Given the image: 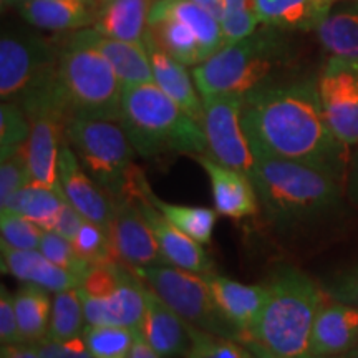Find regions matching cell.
Listing matches in <instances>:
<instances>
[{
	"instance_id": "cell-1",
	"label": "cell",
	"mask_w": 358,
	"mask_h": 358,
	"mask_svg": "<svg viewBox=\"0 0 358 358\" xmlns=\"http://www.w3.org/2000/svg\"><path fill=\"white\" fill-rule=\"evenodd\" d=\"M243 124L252 153L297 161L347 182L350 151L327 122L317 78L280 80L250 93Z\"/></svg>"
},
{
	"instance_id": "cell-2",
	"label": "cell",
	"mask_w": 358,
	"mask_h": 358,
	"mask_svg": "<svg viewBox=\"0 0 358 358\" xmlns=\"http://www.w3.org/2000/svg\"><path fill=\"white\" fill-rule=\"evenodd\" d=\"M264 216L277 229L312 224L337 211L345 182L297 161L254 153L250 173Z\"/></svg>"
},
{
	"instance_id": "cell-3",
	"label": "cell",
	"mask_w": 358,
	"mask_h": 358,
	"mask_svg": "<svg viewBox=\"0 0 358 358\" xmlns=\"http://www.w3.org/2000/svg\"><path fill=\"white\" fill-rule=\"evenodd\" d=\"M266 285V303L248 340L277 358H319L310 352V337L325 290L290 266L277 268Z\"/></svg>"
},
{
	"instance_id": "cell-4",
	"label": "cell",
	"mask_w": 358,
	"mask_h": 358,
	"mask_svg": "<svg viewBox=\"0 0 358 358\" xmlns=\"http://www.w3.org/2000/svg\"><path fill=\"white\" fill-rule=\"evenodd\" d=\"M290 60L284 32L262 25L249 37L227 43L192 69L201 96L237 95L245 98L267 85L280 82Z\"/></svg>"
},
{
	"instance_id": "cell-5",
	"label": "cell",
	"mask_w": 358,
	"mask_h": 358,
	"mask_svg": "<svg viewBox=\"0 0 358 358\" xmlns=\"http://www.w3.org/2000/svg\"><path fill=\"white\" fill-rule=\"evenodd\" d=\"M120 123L143 158L208 155L203 127L156 83L123 88Z\"/></svg>"
},
{
	"instance_id": "cell-6",
	"label": "cell",
	"mask_w": 358,
	"mask_h": 358,
	"mask_svg": "<svg viewBox=\"0 0 358 358\" xmlns=\"http://www.w3.org/2000/svg\"><path fill=\"white\" fill-rule=\"evenodd\" d=\"M58 85L70 116L120 122L124 87L108 60L77 32L60 43Z\"/></svg>"
},
{
	"instance_id": "cell-7",
	"label": "cell",
	"mask_w": 358,
	"mask_h": 358,
	"mask_svg": "<svg viewBox=\"0 0 358 358\" xmlns=\"http://www.w3.org/2000/svg\"><path fill=\"white\" fill-rule=\"evenodd\" d=\"M65 136L85 171L111 199L127 196L136 151L118 120L70 116Z\"/></svg>"
},
{
	"instance_id": "cell-8",
	"label": "cell",
	"mask_w": 358,
	"mask_h": 358,
	"mask_svg": "<svg viewBox=\"0 0 358 358\" xmlns=\"http://www.w3.org/2000/svg\"><path fill=\"white\" fill-rule=\"evenodd\" d=\"M146 35L192 69L226 45L221 22L192 0H155Z\"/></svg>"
},
{
	"instance_id": "cell-9",
	"label": "cell",
	"mask_w": 358,
	"mask_h": 358,
	"mask_svg": "<svg viewBox=\"0 0 358 358\" xmlns=\"http://www.w3.org/2000/svg\"><path fill=\"white\" fill-rule=\"evenodd\" d=\"M131 271L186 324L219 337L245 342V335L224 317L201 274L171 264L131 267Z\"/></svg>"
},
{
	"instance_id": "cell-10",
	"label": "cell",
	"mask_w": 358,
	"mask_h": 358,
	"mask_svg": "<svg viewBox=\"0 0 358 358\" xmlns=\"http://www.w3.org/2000/svg\"><path fill=\"white\" fill-rule=\"evenodd\" d=\"M60 43L30 32H7L0 40V98L20 103L57 78Z\"/></svg>"
},
{
	"instance_id": "cell-11",
	"label": "cell",
	"mask_w": 358,
	"mask_h": 358,
	"mask_svg": "<svg viewBox=\"0 0 358 358\" xmlns=\"http://www.w3.org/2000/svg\"><path fill=\"white\" fill-rule=\"evenodd\" d=\"M244 98L237 95L203 96V131L208 155L224 166L250 176L254 153L243 124Z\"/></svg>"
},
{
	"instance_id": "cell-12",
	"label": "cell",
	"mask_w": 358,
	"mask_h": 358,
	"mask_svg": "<svg viewBox=\"0 0 358 358\" xmlns=\"http://www.w3.org/2000/svg\"><path fill=\"white\" fill-rule=\"evenodd\" d=\"M319 95L325 118L337 140L358 146V58L329 57L319 77Z\"/></svg>"
},
{
	"instance_id": "cell-13",
	"label": "cell",
	"mask_w": 358,
	"mask_h": 358,
	"mask_svg": "<svg viewBox=\"0 0 358 358\" xmlns=\"http://www.w3.org/2000/svg\"><path fill=\"white\" fill-rule=\"evenodd\" d=\"M108 236L115 257L128 267H150L168 264L153 231L133 198L113 199Z\"/></svg>"
},
{
	"instance_id": "cell-14",
	"label": "cell",
	"mask_w": 358,
	"mask_h": 358,
	"mask_svg": "<svg viewBox=\"0 0 358 358\" xmlns=\"http://www.w3.org/2000/svg\"><path fill=\"white\" fill-rule=\"evenodd\" d=\"M58 185L66 203L73 206L87 221L98 224L108 232L113 199L85 171L66 136L58 158Z\"/></svg>"
},
{
	"instance_id": "cell-15",
	"label": "cell",
	"mask_w": 358,
	"mask_h": 358,
	"mask_svg": "<svg viewBox=\"0 0 358 358\" xmlns=\"http://www.w3.org/2000/svg\"><path fill=\"white\" fill-rule=\"evenodd\" d=\"M80 295L87 325H115L140 332L146 310V284L133 271L113 292L103 297Z\"/></svg>"
},
{
	"instance_id": "cell-16",
	"label": "cell",
	"mask_w": 358,
	"mask_h": 358,
	"mask_svg": "<svg viewBox=\"0 0 358 358\" xmlns=\"http://www.w3.org/2000/svg\"><path fill=\"white\" fill-rule=\"evenodd\" d=\"M192 158L208 174L214 209L219 216L232 221H243L245 217L256 216L261 204L252 179L248 174L224 166L209 155H196Z\"/></svg>"
},
{
	"instance_id": "cell-17",
	"label": "cell",
	"mask_w": 358,
	"mask_h": 358,
	"mask_svg": "<svg viewBox=\"0 0 358 358\" xmlns=\"http://www.w3.org/2000/svg\"><path fill=\"white\" fill-rule=\"evenodd\" d=\"M358 347V306L327 297L313 322L310 352L319 358H347Z\"/></svg>"
},
{
	"instance_id": "cell-18",
	"label": "cell",
	"mask_w": 358,
	"mask_h": 358,
	"mask_svg": "<svg viewBox=\"0 0 358 358\" xmlns=\"http://www.w3.org/2000/svg\"><path fill=\"white\" fill-rule=\"evenodd\" d=\"M128 198L136 201L138 208H140L150 229L153 231L168 264L201 275L214 272L213 259L208 256L203 245L186 236L182 231H179L146 198L143 196H128Z\"/></svg>"
},
{
	"instance_id": "cell-19",
	"label": "cell",
	"mask_w": 358,
	"mask_h": 358,
	"mask_svg": "<svg viewBox=\"0 0 358 358\" xmlns=\"http://www.w3.org/2000/svg\"><path fill=\"white\" fill-rule=\"evenodd\" d=\"M214 301L236 329L250 337L267 299V285H248L216 272L203 274Z\"/></svg>"
},
{
	"instance_id": "cell-20",
	"label": "cell",
	"mask_w": 358,
	"mask_h": 358,
	"mask_svg": "<svg viewBox=\"0 0 358 358\" xmlns=\"http://www.w3.org/2000/svg\"><path fill=\"white\" fill-rule=\"evenodd\" d=\"M140 334L161 358L186 357L191 348L189 324H186L158 294L146 285V310Z\"/></svg>"
},
{
	"instance_id": "cell-21",
	"label": "cell",
	"mask_w": 358,
	"mask_h": 358,
	"mask_svg": "<svg viewBox=\"0 0 358 358\" xmlns=\"http://www.w3.org/2000/svg\"><path fill=\"white\" fill-rule=\"evenodd\" d=\"M145 47L150 57L153 80L166 95L176 101L196 123L203 124V96L196 87L194 77L187 66L173 58L163 48H159L153 40L146 35Z\"/></svg>"
},
{
	"instance_id": "cell-22",
	"label": "cell",
	"mask_w": 358,
	"mask_h": 358,
	"mask_svg": "<svg viewBox=\"0 0 358 358\" xmlns=\"http://www.w3.org/2000/svg\"><path fill=\"white\" fill-rule=\"evenodd\" d=\"M0 261L3 272L15 277L24 284H34L47 289L48 292H64L82 284V277L57 266L40 252L38 249L20 250L8 245H0Z\"/></svg>"
},
{
	"instance_id": "cell-23",
	"label": "cell",
	"mask_w": 358,
	"mask_h": 358,
	"mask_svg": "<svg viewBox=\"0 0 358 358\" xmlns=\"http://www.w3.org/2000/svg\"><path fill=\"white\" fill-rule=\"evenodd\" d=\"M96 0H30L15 8L27 24L45 32H77L96 19Z\"/></svg>"
},
{
	"instance_id": "cell-24",
	"label": "cell",
	"mask_w": 358,
	"mask_h": 358,
	"mask_svg": "<svg viewBox=\"0 0 358 358\" xmlns=\"http://www.w3.org/2000/svg\"><path fill=\"white\" fill-rule=\"evenodd\" d=\"M127 196H143L155 206L158 211L168 219L169 222L174 224L179 231L185 232L191 239L201 245H206L211 243L214 227H216V221L219 214L216 209L209 208H196V206H179L171 204L163 201L155 194L151 189L150 182L143 173L141 168H134L131 182H129ZM124 198V196H123Z\"/></svg>"
},
{
	"instance_id": "cell-25",
	"label": "cell",
	"mask_w": 358,
	"mask_h": 358,
	"mask_svg": "<svg viewBox=\"0 0 358 358\" xmlns=\"http://www.w3.org/2000/svg\"><path fill=\"white\" fill-rule=\"evenodd\" d=\"M77 34L108 60L123 87L155 83L145 45L106 37L92 27L77 30Z\"/></svg>"
},
{
	"instance_id": "cell-26",
	"label": "cell",
	"mask_w": 358,
	"mask_h": 358,
	"mask_svg": "<svg viewBox=\"0 0 358 358\" xmlns=\"http://www.w3.org/2000/svg\"><path fill=\"white\" fill-rule=\"evenodd\" d=\"M155 0H100L92 29L106 37L145 45Z\"/></svg>"
},
{
	"instance_id": "cell-27",
	"label": "cell",
	"mask_w": 358,
	"mask_h": 358,
	"mask_svg": "<svg viewBox=\"0 0 358 358\" xmlns=\"http://www.w3.org/2000/svg\"><path fill=\"white\" fill-rule=\"evenodd\" d=\"M335 0H254L261 25L274 27L282 32L317 30Z\"/></svg>"
},
{
	"instance_id": "cell-28",
	"label": "cell",
	"mask_w": 358,
	"mask_h": 358,
	"mask_svg": "<svg viewBox=\"0 0 358 358\" xmlns=\"http://www.w3.org/2000/svg\"><path fill=\"white\" fill-rule=\"evenodd\" d=\"M64 204L65 198L60 189L30 182L22 187L0 211L17 213L37 224L43 231H53Z\"/></svg>"
},
{
	"instance_id": "cell-29",
	"label": "cell",
	"mask_w": 358,
	"mask_h": 358,
	"mask_svg": "<svg viewBox=\"0 0 358 358\" xmlns=\"http://www.w3.org/2000/svg\"><path fill=\"white\" fill-rule=\"evenodd\" d=\"M13 302L22 338L25 343L38 345L48 337L53 299L48 295V290L40 285L22 284L13 295Z\"/></svg>"
},
{
	"instance_id": "cell-30",
	"label": "cell",
	"mask_w": 358,
	"mask_h": 358,
	"mask_svg": "<svg viewBox=\"0 0 358 358\" xmlns=\"http://www.w3.org/2000/svg\"><path fill=\"white\" fill-rule=\"evenodd\" d=\"M315 32L330 57L358 58V8L330 12Z\"/></svg>"
},
{
	"instance_id": "cell-31",
	"label": "cell",
	"mask_w": 358,
	"mask_h": 358,
	"mask_svg": "<svg viewBox=\"0 0 358 358\" xmlns=\"http://www.w3.org/2000/svg\"><path fill=\"white\" fill-rule=\"evenodd\" d=\"M85 310L78 287L53 295L48 337L52 340H69L83 335Z\"/></svg>"
},
{
	"instance_id": "cell-32",
	"label": "cell",
	"mask_w": 358,
	"mask_h": 358,
	"mask_svg": "<svg viewBox=\"0 0 358 358\" xmlns=\"http://www.w3.org/2000/svg\"><path fill=\"white\" fill-rule=\"evenodd\" d=\"M136 332L115 325H87L83 338L95 358H128Z\"/></svg>"
},
{
	"instance_id": "cell-33",
	"label": "cell",
	"mask_w": 358,
	"mask_h": 358,
	"mask_svg": "<svg viewBox=\"0 0 358 358\" xmlns=\"http://www.w3.org/2000/svg\"><path fill=\"white\" fill-rule=\"evenodd\" d=\"M29 116L19 103L2 101L0 105V159L24 150L30 136Z\"/></svg>"
},
{
	"instance_id": "cell-34",
	"label": "cell",
	"mask_w": 358,
	"mask_h": 358,
	"mask_svg": "<svg viewBox=\"0 0 358 358\" xmlns=\"http://www.w3.org/2000/svg\"><path fill=\"white\" fill-rule=\"evenodd\" d=\"M191 348L185 358H250L252 352L237 340L219 337L189 325Z\"/></svg>"
},
{
	"instance_id": "cell-35",
	"label": "cell",
	"mask_w": 358,
	"mask_h": 358,
	"mask_svg": "<svg viewBox=\"0 0 358 358\" xmlns=\"http://www.w3.org/2000/svg\"><path fill=\"white\" fill-rule=\"evenodd\" d=\"M261 25L254 0H226L221 27L227 43L239 42L252 35Z\"/></svg>"
},
{
	"instance_id": "cell-36",
	"label": "cell",
	"mask_w": 358,
	"mask_h": 358,
	"mask_svg": "<svg viewBox=\"0 0 358 358\" xmlns=\"http://www.w3.org/2000/svg\"><path fill=\"white\" fill-rule=\"evenodd\" d=\"M73 245L80 254V257H83L92 266L118 261L115 257L108 232L98 226V224L87 221V219L83 221L77 237L73 239Z\"/></svg>"
},
{
	"instance_id": "cell-37",
	"label": "cell",
	"mask_w": 358,
	"mask_h": 358,
	"mask_svg": "<svg viewBox=\"0 0 358 358\" xmlns=\"http://www.w3.org/2000/svg\"><path fill=\"white\" fill-rule=\"evenodd\" d=\"M38 250L43 254L48 261H52L57 266L66 268V271L73 272L83 279L87 272L92 268V264H88L75 249L71 241L65 239L55 231H43L42 239H40Z\"/></svg>"
},
{
	"instance_id": "cell-38",
	"label": "cell",
	"mask_w": 358,
	"mask_h": 358,
	"mask_svg": "<svg viewBox=\"0 0 358 358\" xmlns=\"http://www.w3.org/2000/svg\"><path fill=\"white\" fill-rule=\"evenodd\" d=\"M43 229L20 214L0 211V237L2 244L12 249H38Z\"/></svg>"
},
{
	"instance_id": "cell-39",
	"label": "cell",
	"mask_w": 358,
	"mask_h": 358,
	"mask_svg": "<svg viewBox=\"0 0 358 358\" xmlns=\"http://www.w3.org/2000/svg\"><path fill=\"white\" fill-rule=\"evenodd\" d=\"M30 182L32 178L24 150L6 159H0V209Z\"/></svg>"
},
{
	"instance_id": "cell-40",
	"label": "cell",
	"mask_w": 358,
	"mask_h": 358,
	"mask_svg": "<svg viewBox=\"0 0 358 358\" xmlns=\"http://www.w3.org/2000/svg\"><path fill=\"white\" fill-rule=\"evenodd\" d=\"M40 358H95L83 335L69 340L45 338L37 345Z\"/></svg>"
},
{
	"instance_id": "cell-41",
	"label": "cell",
	"mask_w": 358,
	"mask_h": 358,
	"mask_svg": "<svg viewBox=\"0 0 358 358\" xmlns=\"http://www.w3.org/2000/svg\"><path fill=\"white\" fill-rule=\"evenodd\" d=\"M0 342L2 345L24 342L20 335L19 320H17L13 295L6 289V285L0 287Z\"/></svg>"
},
{
	"instance_id": "cell-42",
	"label": "cell",
	"mask_w": 358,
	"mask_h": 358,
	"mask_svg": "<svg viewBox=\"0 0 358 358\" xmlns=\"http://www.w3.org/2000/svg\"><path fill=\"white\" fill-rule=\"evenodd\" d=\"M327 297L332 301L358 306V266L348 268L325 285Z\"/></svg>"
},
{
	"instance_id": "cell-43",
	"label": "cell",
	"mask_w": 358,
	"mask_h": 358,
	"mask_svg": "<svg viewBox=\"0 0 358 358\" xmlns=\"http://www.w3.org/2000/svg\"><path fill=\"white\" fill-rule=\"evenodd\" d=\"M85 221V217L80 214L77 209L73 208V206L69 204L65 201L64 208H62V213L60 216H58V221H57V226H55V232H58L60 236H64L65 239H69L73 243V239L77 237L80 227H82V224Z\"/></svg>"
},
{
	"instance_id": "cell-44",
	"label": "cell",
	"mask_w": 358,
	"mask_h": 358,
	"mask_svg": "<svg viewBox=\"0 0 358 358\" xmlns=\"http://www.w3.org/2000/svg\"><path fill=\"white\" fill-rule=\"evenodd\" d=\"M0 358H40L37 345L32 343H13V345H2Z\"/></svg>"
},
{
	"instance_id": "cell-45",
	"label": "cell",
	"mask_w": 358,
	"mask_h": 358,
	"mask_svg": "<svg viewBox=\"0 0 358 358\" xmlns=\"http://www.w3.org/2000/svg\"><path fill=\"white\" fill-rule=\"evenodd\" d=\"M345 189H347L348 199H350L352 203L358 204V150H357L355 156L352 158L350 169H348V173H347Z\"/></svg>"
},
{
	"instance_id": "cell-46",
	"label": "cell",
	"mask_w": 358,
	"mask_h": 358,
	"mask_svg": "<svg viewBox=\"0 0 358 358\" xmlns=\"http://www.w3.org/2000/svg\"><path fill=\"white\" fill-rule=\"evenodd\" d=\"M128 358H161V357L153 350V348H151V345L146 342L145 337H143L140 332H136V335H134L131 352H129Z\"/></svg>"
},
{
	"instance_id": "cell-47",
	"label": "cell",
	"mask_w": 358,
	"mask_h": 358,
	"mask_svg": "<svg viewBox=\"0 0 358 358\" xmlns=\"http://www.w3.org/2000/svg\"><path fill=\"white\" fill-rule=\"evenodd\" d=\"M198 6L206 8L209 13H213L216 19L221 22L222 15H224V7H226V0H192Z\"/></svg>"
},
{
	"instance_id": "cell-48",
	"label": "cell",
	"mask_w": 358,
	"mask_h": 358,
	"mask_svg": "<svg viewBox=\"0 0 358 358\" xmlns=\"http://www.w3.org/2000/svg\"><path fill=\"white\" fill-rule=\"evenodd\" d=\"M244 345L248 347L250 352H252V357L250 358H277L272 355L271 352H267L266 348H262L261 345H259V343L254 342V340H245Z\"/></svg>"
},
{
	"instance_id": "cell-49",
	"label": "cell",
	"mask_w": 358,
	"mask_h": 358,
	"mask_svg": "<svg viewBox=\"0 0 358 358\" xmlns=\"http://www.w3.org/2000/svg\"><path fill=\"white\" fill-rule=\"evenodd\" d=\"M25 2H30V0H2V6L3 7H12V8H17L22 3ZM96 2H100V0H96Z\"/></svg>"
},
{
	"instance_id": "cell-50",
	"label": "cell",
	"mask_w": 358,
	"mask_h": 358,
	"mask_svg": "<svg viewBox=\"0 0 358 358\" xmlns=\"http://www.w3.org/2000/svg\"><path fill=\"white\" fill-rule=\"evenodd\" d=\"M347 358H358V347L350 353V355H347Z\"/></svg>"
}]
</instances>
